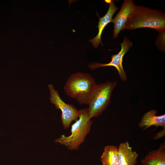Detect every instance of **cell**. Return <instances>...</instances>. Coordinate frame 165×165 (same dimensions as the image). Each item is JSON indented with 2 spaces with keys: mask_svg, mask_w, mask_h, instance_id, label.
<instances>
[{
  "mask_svg": "<svg viewBox=\"0 0 165 165\" xmlns=\"http://www.w3.org/2000/svg\"><path fill=\"white\" fill-rule=\"evenodd\" d=\"M48 87L50 92V102L55 106L57 109L61 110V119L63 126L65 129L68 128L72 121H75L78 119L79 110L73 105L65 102L52 84L48 85Z\"/></svg>",
  "mask_w": 165,
  "mask_h": 165,
  "instance_id": "5",
  "label": "cell"
},
{
  "mask_svg": "<svg viewBox=\"0 0 165 165\" xmlns=\"http://www.w3.org/2000/svg\"><path fill=\"white\" fill-rule=\"evenodd\" d=\"M117 83V81H108L96 84L88 104L90 119L99 116L109 105L112 92Z\"/></svg>",
  "mask_w": 165,
  "mask_h": 165,
  "instance_id": "4",
  "label": "cell"
},
{
  "mask_svg": "<svg viewBox=\"0 0 165 165\" xmlns=\"http://www.w3.org/2000/svg\"><path fill=\"white\" fill-rule=\"evenodd\" d=\"M141 28H152L159 32L165 30V13L160 10L136 5L127 20L125 29Z\"/></svg>",
  "mask_w": 165,
  "mask_h": 165,
  "instance_id": "1",
  "label": "cell"
},
{
  "mask_svg": "<svg viewBox=\"0 0 165 165\" xmlns=\"http://www.w3.org/2000/svg\"><path fill=\"white\" fill-rule=\"evenodd\" d=\"M109 4V6L108 9L104 16L100 17L98 14H97L99 18L97 26L98 33L95 37L89 40L95 48H97L100 44H102L101 37L103 31L106 26L109 23L112 22L113 15L119 9L116 6L114 0H111Z\"/></svg>",
  "mask_w": 165,
  "mask_h": 165,
  "instance_id": "8",
  "label": "cell"
},
{
  "mask_svg": "<svg viewBox=\"0 0 165 165\" xmlns=\"http://www.w3.org/2000/svg\"><path fill=\"white\" fill-rule=\"evenodd\" d=\"M120 45L121 47L120 50L117 54L111 56V60L109 62L106 64L98 62L90 63L88 67L92 70H94L101 67H114L117 70L121 80L126 81L127 80V76L122 65L123 58L125 54L133 46V43L128 38L124 37L123 42L120 43Z\"/></svg>",
  "mask_w": 165,
  "mask_h": 165,
  "instance_id": "6",
  "label": "cell"
},
{
  "mask_svg": "<svg viewBox=\"0 0 165 165\" xmlns=\"http://www.w3.org/2000/svg\"><path fill=\"white\" fill-rule=\"evenodd\" d=\"M141 163L142 165H165V142L158 149L149 152Z\"/></svg>",
  "mask_w": 165,
  "mask_h": 165,
  "instance_id": "11",
  "label": "cell"
},
{
  "mask_svg": "<svg viewBox=\"0 0 165 165\" xmlns=\"http://www.w3.org/2000/svg\"><path fill=\"white\" fill-rule=\"evenodd\" d=\"M136 6L132 0L124 1L119 11L112 21L114 25L113 38H116L120 31L125 29L127 20Z\"/></svg>",
  "mask_w": 165,
  "mask_h": 165,
  "instance_id": "7",
  "label": "cell"
},
{
  "mask_svg": "<svg viewBox=\"0 0 165 165\" xmlns=\"http://www.w3.org/2000/svg\"><path fill=\"white\" fill-rule=\"evenodd\" d=\"M92 123L87 108L79 110L78 119L71 125L70 135H62L55 142L64 145L70 150H78L90 132Z\"/></svg>",
  "mask_w": 165,
  "mask_h": 165,
  "instance_id": "3",
  "label": "cell"
},
{
  "mask_svg": "<svg viewBox=\"0 0 165 165\" xmlns=\"http://www.w3.org/2000/svg\"><path fill=\"white\" fill-rule=\"evenodd\" d=\"M119 165H135L137 163L138 154L132 148L128 141L121 143L118 147Z\"/></svg>",
  "mask_w": 165,
  "mask_h": 165,
  "instance_id": "9",
  "label": "cell"
},
{
  "mask_svg": "<svg viewBox=\"0 0 165 165\" xmlns=\"http://www.w3.org/2000/svg\"><path fill=\"white\" fill-rule=\"evenodd\" d=\"M100 160L102 165H119L118 147L113 145L105 146Z\"/></svg>",
  "mask_w": 165,
  "mask_h": 165,
  "instance_id": "12",
  "label": "cell"
},
{
  "mask_svg": "<svg viewBox=\"0 0 165 165\" xmlns=\"http://www.w3.org/2000/svg\"><path fill=\"white\" fill-rule=\"evenodd\" d=\"M139 165H142L141 164H139Z\"/></svg>",
  "mask_w": 165,
  "mask_h": 165,
  "instance_id": "15",
  "label": "cell"
},
{
  "mask_svg": "<svg viewBox=\"0 0 165 165\" xmlns=\"http://www.w3.org/2000/svg\"><path fill=\"white\" fill-rule=\"evenodd\" d=\"M96 84L90 74L77 72L71 75L64 86L66 94L81 105L88 104L90 95Z\"/></svg>",
  "mask_w": 165,
  "mask_h": 165,
  "instance_id": "2",
  "label": "cell"
},
{
  "mask_svg": "<svg viewBox=\"0 0 165 165\" xmlns=\"http://www.w3.org/2000/svg\"><path fill=\"white\" fill-rule=\"evenodd\" d=\"M157 111L151 109L146 112L142 117L138 124L139 128L146 130L152 126L165 128V114L157 116Z\"/></svg>",
  "mask_w": 165,
  "mask_h": 165,
  "instance_id": "10",
  "label": "cell"
},
{
  "mask_svg": "<svg viewBox=\"0 0 165 165\" xmlns=\"http://www.w3.org/2000/svg\"><path fill=\"white\" fill-rule=\"evenodd\" d=\"M159 33L155 43L160 50L164 52L165 50V30L159 32Z\"/></svg>",
  "mask_w": 165,
  "mask_h": 165,
  "instance_id": "13",
  "label": "cell"
},
{
  "mask_svg": "<svg viewBox=\"0 0 165 165\" xmlns=\"http://www.w3.org/2000/svg\"><path fill=\"white\" fill-rule=\"evenodd\" d=\"M165 134V128L163 129L160 131L156 134L154 138L153 139L156 140L164 136Z\"/></svg>",
  "mask_w": 165,
  "mask_h": 165,
  "instance_id": "14",
  "label": "cell"
}]
</instances>
